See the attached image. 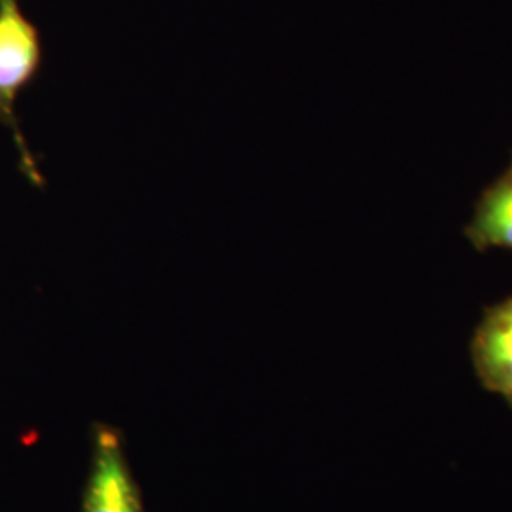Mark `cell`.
Here are the masks:
<instances>
[{"label": "cell", "mask_w": 512, "mask_h": 512, "mask_svg": "<svg viewBox=\"0 0 512 512\" xmlns=\"http://www.w3.org/2000/svg\"><path fill=\"white\" fill-rule=\"evenodd\" d=\"M469 236L480 249L499 247L512 251V171L482 196Z\"/></svg>", "instance_id": "cell-4"}, {"label": "cell", "mask_w": 512, "mask_h": 512, "mask_svg": "<svg viewBox=\"0 0 512 512\" xmlns=\"http://www.w3.org/2000/svg\"><path fill=\"white\" fill-rule=\"evenodd\" d=\"M42 38L37 25L27 18L21 0H0V124L10 129L19 150L23 175L37 186L44 181L37 158L27 147L16 116V101L40 74Z\"/></svg>", "instance_id": "cell-1"}, {"label": "cell", "mask_w": 512, "mask_h": 512, "mask_svg": "<svg viewBox=\"0 0 512 512\" xmlns=\"http://www.w3.org/2000/svg\"><path fill=\"white\" fill-rule=\"evenodd\" d=\"M471 353L480 382L512 406V298L486 313Z\"/></svg>", "instance_id": "cell-3"}, {"label": "cell", "mask_w": 512, "mask_h": 512, "mask_svg": "<svg viewBox=\"0 0 512 512\" xmlns=\"http://www.w3.org/2000/svg\"><path fill=\"white\" fill-rule=\"evenodd\" d=\"M80 512H148L118 427L93 423L92 461Z\"/></svg>", "instance_id": "cell-2"}]
</instances>
